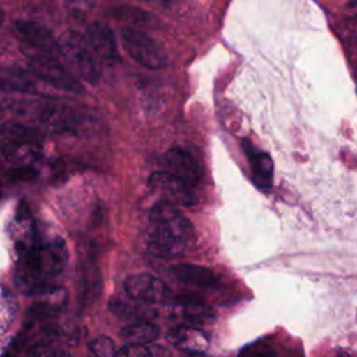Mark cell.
I'll return each instance as SVG.
<instances>
[{
  "label": "cell",
  "instance_id": "3",
  "mask_svg": "<svg viewBox=\"0 0 357 357\" xmlns=\"http://www.w3.org/2000/svg\"><path fill=\"white\" fill-rule=\"evenodd\" d=\"M57 45L63 64L75 78L91 85L99 82L100 67L86 39L74 31H67L57 39Z\"/></svg>",
  "mask_w": 357,
  "mask_h": 357
},
{
  "label": "cell",
  "instance_id": "18",
  "mask_svg": "<svg viewBox=\"0 0 357 357\" xmlns=\"http://www.w3.org/2000/svg\"><path fill=\"white\" fill-rule=\"evenodd\" d=\"M116 353L114 342L107 336H98L88 346L89 357H114Z\"/></svg>",
  "mask_w": 357,
  "mask_h": 357
},
{
  "label": "cell",
  "instance_id": "1",
  "mask_svg": "<svg viewBox=\"0 0 357 357\" xmlns=\"http://www.w3.org/2000/svg\"><path fill=\"white\" fill-rule=\"evenodd\" d=\"M194 240L191 222L167 202H158L148 219L146 244L148 250L162 258H173L184 254Z\"/></svg>",
  "mask_w": 357,
  "mask_h": 357
},
{
  "label": "cell",
  "instance_id": "16",
  "mask_svg": "<svg viewBox=\"0 0 357 357\" xmlns=\"http://www.w3.org/2000/svg\"><path fill=\"white\" fill-rule=\"evenodd\" d=\"M110 310L123 319H130L132 322L135 321H149L152 317H155V311L148 308L146 305L139 304H127L121 300H112Z\"/></svg>",
  "mask_w": 357,
  "mask_h": 357
},
{
  "label": "cell",
  "instance_id": "7",
  "mask_svg": "<svg viewBox=\"0 0 357 357\" xmlns=\"http://www.w3.org/2000/svg\"><path fill=\"white\" fill-rule=\"evenodd\" d=\"M124 289L132 300L144 304L163 301L167 296L166 284L151 273H137L127 278Z\"/></svg>",
  "mask_w": 357,
  "mask_h": 357
},
{
  "label": "cell",
  "instance_id": "22",
  "mask_svg": "<svg viewBox=\"0 0 357 357\" xmlns=\"http://www.w3.org/2000/svg\"><path fill=\"white\" fill-rule=\"evenodd\" d=\"M353 52H354V54H356V60H357V38H356V40H354V47H353Z\"/></svg>",
  "mask_w": 357,
  "mask_h": 357
},
{
  "label": "cell",
  "instance_id": "19",
  "mask_svg": "<svg viewBox=\"0 0 357 357\" xmlns=\"http://www.w3.org/2000/svg\"><path fill=\"white\" fill-rule=\"evenodd\" d=\"M238 357H276V351L272 346L264 342H257L245 346L238 353Z\"/></svg>",
  "mask_w": 357,
  "mask_h": 357
},
{
  "label": "cell",
  "instance_id": "15",
  "mask_svg": "<svg viewBox=\"0 0 357 357\" xmlns=\"http://www.w3.org/2000/svg\"><path fill=\"white\" fill-rule=\"evenodd\" d=\"M180 315L191 324H206L213 318L212 310L197 298H180L178 300Z\"/></svg>",
  "mask_w": 357,
  "mask_h": 357
},
{
  "label": "cell",
  "instance_id": "20",
  "mask_svg": "<svg viewBox=\"0 0 357 357\" xmlns=\"http://www.w3.org/2000/svg\"><path fill=\"white\" fill-rule=\"evenodd\" d=\"M114 357H152V353L145 344L127 343L120 350H117Z\"/></svg>",
  "mask_w": 357,
  "mask_h": 357
},
{
  "label": "cell",
  "instance_id": "21",
  "mask_svg": "<svg viewBox=\"0 0 357 357\" xmlns=\"http://www.w3.org/2000/svg\"><path fill=\"white\" fill-rule=\"evenodd\" d=\"M95 0H66V3L68 4V7L74 11V13H84L86 11Z\"/></svg>",
  "mask_w": 357,
  "mask_h": 357
},
{
  "label": "cell",
  "instance_id": "6",
  "mask_svg": "<svg viewBox=\"0 0 357 357\" xmlns=\"http://www.w3.org/2000/svg\"><path fill=\"white\" fill-rule=\"evenodd\" d=\"M148 185L163 202L174 206H191L197 202L194 188L169 172L152 173L148 178Z\"/></svg>",
  "mask_w": 357,
  "mask_h": 357
},
{
  "label": "cell",
  "instance_id": "8",
  "mask_svg": "<svg viewBox=\"0 0 357 357\" xmlns=\"http://www.w3.org/2000/svg\"><path fill=\"white\" fill-rule=\"evenodd\" d=\"M86 42L98 60L106 64H114L119 60L116 36L106 24H89L86 28Z\"/></svg>",
  "mask_w": 357,
  "mask_h": 357
},
{
  "label": "cell",
  "instance_id": "10",
  "mask_svg": "<svg viewBox=\"0 0 357 357\" xmlns=\"http://www.w3.org/2000/svg\"><path fill=\"white\" fill-rule=\"evenodd\" d=\"M15 33L26 43V46L59 56L57 39L53 38L52 32L45 26L26 20H18L14 22Z\"/></svg>",
  "mask_w": 357,
  "mask_h": 357
},
{
  "label": "cell",
  "instance_id": "11",
  "mask_svg": "<svg viewBox=\"0 0 357 357\" xmlns=\"http://www.w3.org/2000/svg\"><path fill=\"white\" fill-rule=\"evenodd\" d=\"M244 153L247 155L252 172V178L255 185L262 190H268L272 185L273 177V163L268 153L257 151L248 141H243Z\"/></svg>",
  "mask_w": 357,
  "mask_h": 357
},
{
  "label": "cell",
  "instance_id": "13",
  "mask_svg": "<svg viewBox=\"0 0 357 357\" xmlns=\"http://www.w3.org/2000/svg\"><path fill=\"white\" fill-rule=\"evenodd\" d=\"M172 272L180 282L191 286L211 287L218 282V278L209 268L197 264H177Z\"/></svg>",
  "mask_w": 357,
  "mask_h": 357
},
{
  "label": "cell",
  "instance_id": "9",
  "mask_svg": "<svg viewBox=\"0 0 357 357\" xmlns=\"http://www.w3.org/2000/svg\"><path fill=\"white\" fill-rule=\"evenodd\" d=\"M165 166L169 173L178 177L190 187L195 188L202 177V170L199 163L184 149L170 148L165 153Z\"/></svg>",
  "mask_w": 357,
  "mask_h": 357
},
{
  "label": "cell",
  "instance_id": "2",
  "mask_svg": "<svg viewBox=\"0 0 357 357\" xmlns=\"http://www.w3.org/2000/svg\"><path fill=\"white\" fill-rule=\"evenodd\" d=\"M67 264V248L64 241L56 238L46 244L26 247L20 264L18 279L28 293L46 284L49 276L59 275Z\"/></svg>",
  "mask_w": 357,
  "mask_h": 357
},
{
  "label": "cell",
  "instance_id": "12",
  "mask_svg": "<svg viewBox=\"0 0 357 357\" xmlns=\"http://www.w3.org/2000/svg\"><path fill=\"white\" fill-rule=\"evenodd\" d=\"M167 339L177 349L187 353H201L208 346L206 335L195 326H177L167 333Z\"/></svg>",
  "mask_w": 357,
  "mask_h": 357
},
{
  "label": "cell",
  "instance_id": "4",
  "mask_svg": "<svg viewBox=\"0 0 357 357\" xmlns=\"http://www.w3.org/2000/svg\"><path fill=\"white\" fill-rule=\"evenodd\" d=\"M28 64L32 73L46 84L71 93H81L84 86L78 78H75L68 68L59 61V59L50 53H45L29 46L24 47Z\"/></svg>",
  "mask_w": 357,
  "mask_h": 357
},
{
  "label": "cell",
  "instance_id": "23",
  "mask_svg": "<svg viewBox=\"0 0 357 357\" xmlns=\"http://www.w3.org/2000/svg\"><path fill=\"white\" fill-rule=\"evenodd\" d=\"M3 20H4V13H3V10H1V7H0V25L3 24Z\"/></svg>",
  "mask_w": 357,
  "mask_h": 357
},
{
  "label": "cell",
  "instance_id": "17",
  "mask_svg": "<svg viewBox=\"0 0 357 357\" xmlns=\"http://www.w3.org/2000/svg\"><path fill=\"white\" fill-rule=\"evenodd\" d=\"M25 357H71L59 340H43L29 347Z\"/></svg>",
  "mask_w": 357,
  "mask_h": 357
},
{
  "label": "cell",
  "instance_id": "24",
  "mask_svg": "<svg viewBox=\"0 0 357 357\" xmlns=\"http://www.w3.org/2000/svg\"><path fill=\"white\" fill-rule=\"evenodd\" d=\"M0 197H1V183H0Z\"/></svg>",
  "mask_w": 357,
  "mask_h": 357
},
{
  "label": "cell",
  "instance_id": "14",
  "mask_svg": "<svg viewBox=\"0 0 357 357\" xmlns=\"http://www.w3.org/2000/svg\"><path fill=\"white\" fill-rule=\"evenodd\" d=\"M159 326L151 321H135L121 329V336L131 344H146L159 336Z\"/></svg>",
  "mask_w": 357,
  "mask_h": 357
},
{
  "label": "cell",
  "instance_id": "5",
  "mask_svg": "<svg viewBox=\"0 0 357 357\" xmlns=\"http://www.w3.org/2000/svg\"><path fill=\"white\" fill-rule=\"evenodd\" d=\"M121 43L126 52L145 68L159 70L167 64V54L162 46L141 29L123 28Z\"/></svg>",
  "mask_w": 357,
  "mask_h": 357
}]
</instances>
